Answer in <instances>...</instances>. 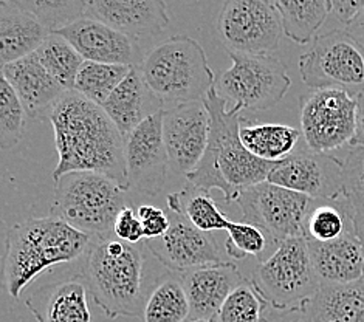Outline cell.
<instances>
[{"mask_svg": "<svg viewBox=\"0 0 364 322\" xmlns=\"http://www.w3.org/2000/svg\"><path fill=\"white\" fill-rule=\"evenodd\" d=\"M210 112L211 127L206 152L198 166L186 176L189 185L219 189L227 202H236L242 190L268 181L276 163L250 154L240 140V106L228 109L215 85L203 100Z\"/></svg>", "mask_w": 364, "mask_h": 322, "instance_id": "7a4b0ae2", "label": "cell"}, {"mask_svg": "<svg viewBox=\"0 0 364 322\" xmlns=\"http://www.w3.org/2000/svg\"><path fill=\"white\" fill-rule=\"evenodd\" d=\"M138 70L164 110L203 101L214 87L205 50L189 36L163 41L141 59Z\"/></svg>", "mask_w": 364, "mask_h": 322, "instance_id": "5b68a950", "label": "cell"}, {"mask_svg": "<svg viewBox=\"0 0 364 322\" xmlns=\"http://www.w3.org/2000/svg\"><path fill=\"white\" fill-rule=\"evenodd\" d=\"M48 121L55 132V183L72 172H97L127 190L124 135L101 106L75 90L65 92Z\"/></svg>", "mask_w": 364, "mask_h": 322, "instance_id": "6da1fadb", "label": "cell"}, {"mask_svg": "<svg viewBox=\"0 0 364 322\" xmlns=\"http://www.w3.org/2000/svg\"><path fill=\"white\" fill-rule=\"evenodd\" d=\"M232 60L220 73L218 89L225 101L244 110H265L276 106L291 85L287 65L273 56H250L228 51Z\"/></svg>", "mask_w": 364, "mask_h": 322, "instance_id": "9c48e42d", "label": "cell"}, {"mask_svg": "<svg viewBox=\"0 0 364 322\" xmlns=\"http://www.w3.org/2000/svg\"><path fill=\"white\" fill-rule=\"evenodd\" d=\"M315 200L273 183H261L242 190L236 203L242 220L262 230L277 245L281 242L306 237V220Z\"/></svg>", "mask_w": 364, "mask_h": 322, "instance_id": "30bf717a", "label": "cell"}, {"mask_svg": "<svg viewBox=\"0 0 364 322\" xmlns=\"http://www.w3.org/2000/svg\"><path fill=\"white\" fill-rule=\"evenodd\" d=\"M264 322H265V321H264Z\"/></svg>", "mask_w": 364, "mask_h": 322, "instance_id": "7dc6e473", "label": "cell"}, {"mask_svg": "<svg viewBox=\"0 0 364 322\" xmlns=\"http://www.w3.org/2000/svg\"><path fill=\"white\" fill-rule=\"evenodd\" d=\"M307 243L321 284H349L363 279L364 251L355 231L332 242Z\"/></svg>", "mask_w": 364, "mask_h": 322, "instance_id": "7402d4cb", "label": "cell"}, {"mask_svg": "<svg viewBox=\"0 0 364 322\" xmlns=\"http://www.w3.org/2000/svg\"><path fill=\"white\" fill-rule=\"evenodd\" d=\"M84 17L107 23L134 39L155 36L168 28L166 4L160 0H90Z\"/></svg>", "mask_w": 364, "mask_h": 322, "instance_id": "ac0fdd59", "label": "cell"}, {"mask_svg": "<svg viewBox=\"0 0 364 322\" xmlns=\"http://www.w3.org/2000/svg\"><path fill=\"white\" fill-rule=\"evenodd\" d=\"M36 56L65 92L75 89L76 77L84 59L70 42L59 34H50L36 51Z\"/></svg>", "mask_w": 364, "mask_h": 322, "instance_id": "1f68e13d", "label": "cell"}, {"mask_svg": "<svg viewBox=\"0 0 364 322\" xmlns=\"http://www.w3.org/2000/svg\"><path fill=\"white\" fill-rule=\"evenodd\" d=\"M92 236L58 217H34L11 226L5 237L4 284L19 301L22 293L51 268L82 260Z\"/></svg>", "mask_w": 364, "mask_h": 322, "instance_id": "277c9868", "label": "cell"}, {"mask_svg": "<svg viewBox=\"0 0 364 322\" xmlns=\"http://www.w3.org/2000/svg\"><path fill=\"white\" fill-rule=\"evenodd\" d=\"M301 307L314 322H364V279L323 284Z\"/></svg>", "mask_w": 364, "mask_h": 322, "instance_id": "d4e9b609", "label": "cell"}, {"mask_svg": "<svg viewBox=\"0 0 364 322\" xmlns=\"http://www.w3.org/2000/svg\"><path fill=\"white\" fill-rule=\"evenodd\" d=\"M352 220L355 234L364 245V198H352Z\"/></svg>", "mask_w": 364, "mask_h": 322, "instance_id": "b9f144b4", "label": "cell"}, {"mask_svg": "<svg viewBox=\"0 0 364 322\" xmlns=\"http://www.w3.org/2000/svg\"><path fill=\"white\" fill-rule=\"evenodd\" d=\"M124 136L131 134L143 121L164 110L161 101L151 92L143 76L134 67L110 98L101 106Z\"/></svg>", "mask_w": 364, "mask_h": 322, "instance_id": "603a6c76", "label": "cell"}, {"mask_svg": "<svg viewBox=\"0 0 364 322\" xmlns=\"http://www.w3.org/2000/svg\"><path fill=\"white\" fill-rule=\"evenodd\" d=\"M364 6V0H332V14L336 16L344 28L353 21Z\"/></svg>", "mask_w": 364, "mask_h": 322, "instance_id": "ab89813d", "label": "cell"}, {"mask_svg": "<svg viewBox=\"0 0 364 322\" xmlns=\"http://www.w3.org/2000/svg\"><path fill=\"white\" fill-rule=\"evenodd\" d=\"M357 100L344 90H311L301 101V134L311 152L328 154L352 143Z\"/></svg>", "mask_w": 364, "mask_h": 322, "instance_id": "7c38bea8", "label": "cell"}, {"mask_svg": "<svg viewBox=\"0 0 364 322\" xmlns=\"http://www.w3.org/2000/svg\"><path fill=\"white\" fill-rule=\"evenodd\" d=\"M25 107L13 87L2 76L0 81V143L10 149L22 140L25 129Z\"/></svg>", "mask_w": 364, "mask_h": 322, "instance_id": "e575fe53", "label": "cell"}, {"mask_svg": "<svg viewBox=\"0 0 364 322\" xmlns=\"http://www.w3.org/2000/svg\"><path fill=\"white\" fill-rule=\"evenodd\" d=\"M210 112L203 101L163 112V138L172 169L188 176L198 166L210 140Z\"/></svg>", "mask_w": 364, "mask_h": 322, "instance_id": "2e32d148", "label": "cell"}, {"mask_svg": "<svg viewBox=\"0 0 364 322\" xmlns=\"http://www.w3.org/2000/svg\"><path fill=\"white\" fill-rule=\"evenodd\" d=\"M251 281L274 310L301 307L323 285L311 264L306 237L281 242L273 254L259 264Z\"/></svg>", "mask_w": 364, "mask_h": 322, "instance_id": "52a82bcc", "label": "cell"}, {"mask_svg": "<svg viewBox=\"0 0 364 322\" xmlns=\"http://www.w3.org/2000/svg\"><path fill=\"white\" fill-rule=\"evenodd\" d=\"M353 230L352 198L341 194L333 200L314 202L306 220V239L315 242H332Z\"/></svg>", "mask_w": 364, "mask_h": 322, "instance_id": "83f0119b", "label": "cell"}, {"mask_svg": "<svg viewBox=\"0 0 364 322\" xmlns=\"http://www.w3.org/2000/svg\"><path fill=\"white\" fill-rule=\"evenodd\" d=\"M171 228L163 237L144 240L147 249L166 272L183 274L197 268L225 264L215 240L208 232L176 213H171Z\"/></svg>", "mask_w": 364, "mask_h": 322, "instance_id": "9a60e30c", "label": "cell"}, {"mask_svg": "<svg viewBox=\"0 0 364 322\" xmlns=\"http://www.w3.org/2000/svg\"><path fill=\"white\" fill-rule=\"evenodd\" d=\"M274 5L281 13L284 34L293 42L309 43L316 31L332 14V0H307V2H279Z\"/></svg>", "mask_w": 364, "mask_h": 322, "instance_id": "f546056e", "label": "cell"}, {"mask_svg": "<svg viewBox=\"0 0 364 322\" xmlns=\"http://www.w3.org/2000/svg\"><path fill=\"white\" fill-rule=\"evenodd\" d=\"M31 13L50 34L58 33L84 17V0H16Z\"/></svg>", "mask_w": 364, "mask_h": 322, "instance_id": "836d02e7", "label": "cell"}, {"mask_svg": "<svg viewBox=\"0 0 364 322\" xmlns=\"http://www.w3.org/2000/svg\"><path fill=\"white\" fill-rule=\"evenodd\" d=\"M114 236L126 243H131V245H140L144 242L143 225L138 219L136 210H134L131 205L118 214L114 225Z\"/></svg>", "mask_w": 364, "mask_h": 322, "instance_id": "f35d334b", "label": "cell"}, {"mask_svg": "<svg viewBox=\"0 0 364 322\" xmlns=\"http://www.w3.org/2000/svg\"><path fill=\"white\" fill-rule=\"evenodd\" d=\"M228 231V239L225 240V252L232 260H240L248 256H255L259 264L264 262V251L267 247V234L257 226L231 222Z\"/></svg>", "mask_w": 364, "mask_h": 322, "instance_id": "d590c367", "label": "cell"}, {"mask_svg": "<svg viewBox=\"0 0 364 322\" xmlns=\"http://www.w3.org/2000/svg\"><path fill=\"white\" fill-rule=\"evenodd\" d=\"M355 100H357V132H355L350 147L364 146V92Z\"/></svg>", "mask_w": 364, "mask_h": 322, "instance_id": "ee69618b", "label": "cell"}, {"mask_svg": "<svg viewBox=\"0 0 364 322\" xmlns=\"http://www.w3.org/2000/svg\"><path fill=\"white\" fill-rule=\"evenodd\" d=\"M132 65L101 64L84 60L75 82V92L98 106H102L117 87L131 73Z\"/></svg>", "mask_w": 364, "mask_h": 322, "instance_id": "4dcf8cb0", "label": "cell"}, {"mask_svg": "<svg viewBox=\"0 0 364 322\" xmlns=\"http://www.w3.org/2000/svg\"><path fill=\"white\" fill-rule=\"evenodd\" d=\"M2 76L10 82L33 119H48L55 104L65 93L36 53L2 65Z\"/></svg>", "mask_w": 364, "mask_h": 322, "instance_id": "ffe728a7", "label": "cell"}, {"mask_svg": "<svg viewBox=\"0 0 364 322\" xmlns=\"http://www.w3.org/2000/svg\"><path fill=\"white\" fill-rule=\"evenodd\" d=\"M168 208L193 223L203 232L228 230L231 220L225 215L210 193L205 189L189 185L180 193L168 195Z\"/></svg>", "mask_w": 364, "mask_h": 322, "instance_id": "f1b7e54d", "label": "cell"}, {"mask_svg": "<svg viewBox=\"0 0 364 322\" xmlns=\"http://www.w3.org/2000/svg\"><path fill=\"white\" fill-rule=\"evenodd\" d=\"M218 31L228 51L250 56H270L284 34L281 13L272 0H228Z\"/></svg>", "mask_w": 364, "mask_h": 322, "instance_id": "8fae6325", "label": "cell"}, {"mask_svg": "<svg viewBox=\"0 0 364 322\" xmlns=\"http://www.w3.org/2000/svg\"><path fill=\"white\" fill-rule=\"evenodd\" d=\"M50 33L16 0H0V60L11 64L34 55Z\"/></svg>", "mask_w": 364, "mask_h": 322, "instance_id": "cb8c5ba5", "label": "cell"}, {"mask_svg": "<svg viewBox=\"0 0 364 322\" xmlns=\"http://www.w3.org/2000/svg\"><path fill=\"white\" fill-rule=\"evenodd\" d=\"M89 290L76 273L68 279L44 285L25 301L36 322H90Z\"/></svg>", "mask_w": 364, "mask_h": 322, "instance_id": "44dd1931", "label": "cell"}, {"mask_svg": "<svg viewBox=\"0 0 364 322\" xmlns=\"http://www.w3.org/2000/svg\"><path fill=\"white\" fill-rule=\"evenodd\" d=\"M268 183L304 194L311 200H333L344 194L343 161L328 154L294 151L276 163Z\"/></svg>", "mask_w": 364, "mask_h": 322, "instance_id": "5bb4252c", "label": "cell"}, {"mask_svg": "<svg viewBox=\"0 0 364 322\" xmlns=\"http://www.w3.org/2000/svg\"><path fill=\"white\" fill-rule=\"evenodd\" d=\"M270 308L255 282L245 279L225 301L215 322H264Z\"/></svg>", "mask_w": 364, "mask_h": 322, "instance_id": "d6a6232c", "label": "cell"}, {"mask_svg": "<svg viewBox=\"0 0 364 322\" xmlns=\"http://www.w3.org/2000/svg\"><path fill=\"white\" fill-rule=\"evenodd\" d=\"M191 306L189 321L215 322L228 296L245 281L234 262L197 268L180 274ZM188 321V322H189Z\"/></svg>", "mask_w": 364, "mask_h": 322, "instance_id": "d6986e66", "label": "cell"}, {"mask_svg": "<svg viewBox=\"0 0 364 322\" xmlns=\"http://www.w3.org/2000/svg\"><path fill=\"white\" fill-rule=\"evenodd\" d=\"M146 243L131 245L112 234L93 237L77 273L93 302L110 319L143 316L152 285L146 284Z\"/></svg>", "mask_w": 364, "mask_h": 322, "instance_id": "3957f363", "label": "cell"}, {"mask_svg": "<svg viewBox=\"0 0 364 322\" xmlns=\"http://www.w3.org/2000/svg\"><path fill=\"white\" fill-rule=\"evenodd\" d=\"M343 185L350 198H364V146L350 147L344 156Z\"/></svg>", "mask_w": 364, "mask_h": 322, "instance_id": "8d00e7d4", "label": "cell"}, {"mask_svg": "<svg viewBox=\"0 0 364 322\" xmlns=\"http://www.w3.org/2000/svg\"><path fill=\"white\" fill-rule=\"evenodd\" d=\"M363 251H364V245H363ZM363 279H364V268H363Z\"/></svg>", "mask_w": 364, "mask_h": 322, "instance_id": "bcb514c9", "label": "cell"}, {"mask_svg": "<svg viewBox=\"0 0 364 322\" xmlns=\"http://www.w3.org/2000/svg\"><path fill=\"white\" fill-rule=\"evenodd\" d=\"M344 31L364 50V6L363 10L353 17V21L348 27L344 28Z\"/></svg>", "mask_w": 364, "mask_h": 322, "instance_id": "7bdbcfd3", "label": "cell"}, {"mask_svg": "<svg viewBox=\"0 0 364 322\" xmlns=\"http://www.w3.org/2000/svg\"><path fill=\"white\" fill-rule=\"evenodd\" d=\"M136 215L143 225L144 240L160 239L171 228V217L154 205H140Z\"/></svg>", "mask_w": 364, "mask_h": 322, "instance_id": "74e56055", "label": "cell"}, {"mask_svg": "<svg viewBox=\"0 0 364 322\" xmlns=\"http://www.w3.org/2000/svg\"><path fill=\"white\" fill-rule=\"evenodd\" d=\"M191 306L180 276L164 273L157 277L147 296L144 322H188Z\"/></svg>", "mask_w": 364, "mask_h": 322, "instance_id": "4316f807", "label": "cell"}, {"mask_svg": "<svg viewBox=\"0 0 364 322\" xmlns=\"http://www.w3.org/2000/svg\"><path fill=\"white\" fill-rule=\"evenodd\" d=\"M301 129L287 124L248 123L240 126V140L250 154L265 161L277 163L294 152Z\"/></svg>", "mask_w": 364, "mask_h": 322, "instance_id": "484cf974", "label": "cell"}, {"mask_svg": "<svg viewBox=\"0 0 364 322\" xmlns=\"http://www.w3.org/2000/svg\"><path fill=\"white\" fill-rule=\"evenodd\" d=\"M55 34L67 39L82 59L90 63L132 67L141 63L136 39L90 17H81Z\"/></svg>", "mask_w": 364, "mask_h": 322, "instance_id": "e0dca14e", "label": "cell"}, {"mask_svg": "<svg viewBox=\"0 0 364 322\" xmlns=\"http://www.w3.org/2000/svg\"><path fill=\"white\" fill-rule=\"evenodd\" d=\"M163 112L124 136L129 193L155 195L166 183L169 156L163 138Z\"/></svg>", "mask_w": 364, "mask_h": 322, "instance_id": "4fadbf2b", "label": "cell"}, {"mask_svg": "<svg viewBox=\"0 0 364 322\" xmlns=\"http://www.w3.org/2000/svg\"><path fill=\"white\" fill-rule=\"evenodd\" d=\"M127 200L129 190L115 180L97 172H72L56 181L50 215L92 237L106 236L114 232Z\"/></svg>", "mask_w": 364, "mask_h": 322, "instance_id": "8992f818", "label": "cell"}, {"mask_svg": "<svg viewBox=\"0 0 364 322\" xmlns=\"http://www.w3.org/2000/svg\"><path fill=\"white\" fill-rule=\"evenodd\" d=\"M265 322H314L304 307H294L289 310L270 308L265 315Z\"/></svg>", "mask_w": 364, "mask_h": 322, "instance_id": "60d3db41", "label": "cell"}, {"mask_svg": "<svg viewBox=\"0 0 364 322\" xmlns=\"http://www.w3.org/2000/svg\"><path fill=\"white\" fill-rule=\"evenodd\" d=\"M302 81L311 90H344L353 98L364 92V50L344 30L319 34L299 58Z\"/></svg>", "mask_w": 364, "mask_h": 322, "instance_id": "ba28073f", "label": "cell"}, {"mask_svg": "<svg viewBox=\"0 0 364 322\" xmlns=\"http://www.w3.org/2000/svg\"><path fill=\"white\" fill-rule=\"evenodd\" d=\"M189 322H208V321H202V319H198V321H189Z\"/></svg>", "mask_w": 364, "mask_h": 322, "instance_id": "f6af8a7d", "label": "cell"}]
</instances>
